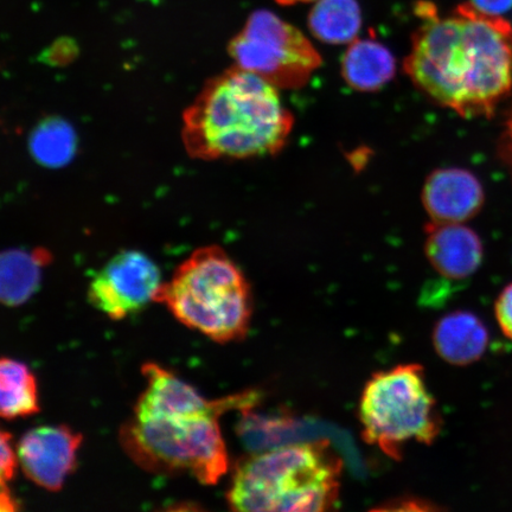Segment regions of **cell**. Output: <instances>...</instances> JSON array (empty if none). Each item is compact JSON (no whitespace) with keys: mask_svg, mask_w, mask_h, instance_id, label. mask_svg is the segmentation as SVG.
<instances>
[{"mask_svg":"<svg viewBox=\"0 0 512 512\" xmlns=\"http://www.w3.org/2000/svg\"><path fill=\"white\" fill-rule=\"evenodd\" d=\"M72 145L67 128L53 125L43 128L37 134L34 146L37 156L49 163L62 162L66 159Z\"/></svg>","mask_w":512,"mask_h":512,"instance_id":"ac0fdd59","label":"cell"},{"mask_svg":"<svg viewBox=\"0 0 512 512\" xmlns=\"http://www.w3.org/2000/svg\"><path fill=\"white\" fill-rule=\"evenodd\" d=\"M155 303L217 343L242 341L251 328V285L219 246L197 249L184 260L171 280L160 286Z\"/></svg>","mask_w":512,"mask_h":512,"instance_id":"5b68a950","label":"cell"},{"mask_svg":"<svg viewBox=\"0 0 512 512\" xmlns=\"http://www.w3.org/2000/svg\"><path fill=\"white\" fill-rule=\"evenodd\" d=\"M495 313L499 328L512 341V284L504 288L496 300Z\"/></svg>","mask_w":512,"mask_h":512,"instance_id":"d6986e66","label":"cell"},{"mask_svg":"<svg viewBox=\"0 0 512 512\" xmlns=\"http://www.w3.org/2000/svg\"><path fill=\"white\" fill-rule=\"evenodd\" d=\"M421 200L432 222L464 223L483 209L485 192L471 171L447 168L427 177Z\"/></svg>","mask_w":512,"mask_h":512,"instance_id":"30bf717a","label":"cell"},{"mask_svg":"<svg viewBox=\"0 0 512 512\" xmlns=\"http://www.w3.org/2000/svg\"><path fill=\"white\" fill-rule=\"evenodd\" d=\"M343 463L329 441L254 454L235 466L227 499L235 511H326L341 491Z\"/></svg>","mask_w":512,"mask_h":512,"instance_id":"277c9868","label":"cell"},{"mask_svg":"<svg viewBox=\"0 0 512 512\" xmlns=\"http://www.w3.org/2000/svg\"><path fill=\"white\" fill-rule=\"evenodd\" d=\"M311 34L328 44H350L362 28L356 0H319L309 16Z\"/></svg>","mask_w":512,"mask_h":512,"instance_id":"2e32d148","label":"cell"},{"mask_svg":"<svg viewBox=\"0 0 512 512\" xmlns=\"http://www.w3.org/2000/svg\"><path fill=\"white\" fill-rule=\"evenodd\" d=\"M310 2H316V0H277L278 4L285 5V6L296 5L299 3H310Z\"/></svg>","mask_w":512,"mask_h":512,"instance_id":"7402d4cb","label":"cell"},{"mask_svg":"<svg viewBox=\"0 0 512 512\" xmlns=\"http://www.w3.org/2000/svg\"><path fill=\"white\" fill-rule=\"evenodd\" d=\"M473 8L491 16H501L512 9V0H471Z\"/></svg>","mask_w":512,"mask_h":512,"instance_id":"44dd1931","label":"cell"},{"mask_svg":"<svg viewBox=\"0 0 512 512\" xmlns=\"http://www.w3.org/2000/svg\"><path fill=\"white\" fill-rule=\"evenodd\" d=\"M143 375L144 392L120 431L127 456L156 475L187 473L204 485L219 483L229 467L221 416L230 409L251 406L256 394L207 400L156 363L144 364Z\"/></svg>","mask_w":512,"mask_h":512,"instance_id":"7a4b0ae2","label":"cell"},{"mask_svg":"<svg viewBox=\"0 0 512 512\" xmlns=\"http://www.w3.org/2000/svg\"><path fill=\"white\" fill-rule=\"evenodd\" d=\"M82 440L67 426L32 428L16 446L17 463L32 483L59 491L78 463Z\"/></svg>","mask_w":512,"mask_h":512,"instance_id":"9c48e42d","label":"cell"},{"mask_svg":"<svg viewBox=\"0 0 512 512\" xmlns=\"http://www.w3.org/2000/svg\"><path fill=\"white\" fill-rule=\"evenodd\" d=\"M234 66L278 89H299L322 66V56L302 31L271 11L253 12L228 46Z\"/></svg>","mask_w":512,"mask_h":512,"instance_id":"52a82bcc","label":"cell"},{"mask_svg":"<svg viewBox=\"0 0 512 512\" xmlns=\"http://www.w3.org/2000/svg\"><path fill=\"white\" fill-rule=\"evenodd\" d=\"M51 255L46 249L0 253V306H21L35 296Z\"/></svg>","mask_w":512,"mask_h":512,"instance_id":"4fadbf2b","label":"cell"},{"mask_svg":"<svg viewBox=\"0 0 512 512\" xmlns=\"http://www.w3.org/2000/svg\"><path fill=\"white\" fill-rule=\"evenodd\" d=\"M425 251L434 270L448 280L472 277L482 265L484 246L479 235L463 223H428Z\"/></svg>","mask_w":512,"mask_h":512,"instance_id":"8fae6325","label":"cell"},{"mask_svg":"<svg viewBox=\"0 0 512 512\" xmlns=\"http://www.w3.org/2000/svg\"><path fill=\"white\" fill-rule=\"evenodd\" d=\"M293 126L280 89L233 66L209 79L185 110L182 140L204 162L268 157L284 149Z\"/></svg>","mask_w":512,"mask_h":512,"instance_id":"3957f363","label":"cell"},{"mask_svg":"<svg viewBox=\"0 0 512 512\" xmlns=\"http://www.w3.org/2000/svg\"><path fill=\"white\" fill-rule=\"evenodd\" d=\"M498 153L503 162L509 166L512 174V108L505 121L504 131L498 143Z\"/></svg>","mask_w":512,"mask_h":512,"instance_id":"ffe728a7","label":"cell"},{"mask_svg":"<svg viewBox=\"0 0 512 512\" xmlns=\"http://www.w3.org/2000/svg\"><path fill=\"white\" fill-rule=\"evenodd\" d=\"M40 411L37 380L27 364L0 357V418H27Z\"/></svg>","mask_w":512,"mask_h":512,"instance_id":"9a60e30c","label":"cell"},{"mask_svg":"<svg viewBox=\"0 0 512 512\" xmlns=\"http://www.w3.org/2000/svg\"><path fill=\"white\" fill-rule=\"evenodd\" d=\"M395 72L392 51L374 40H355L343 56V79L356 91H379L394 78Z\"/></svg>","mask_w":512,"mask_h":512,"instance_id":"5bb4252c","label":"cell"},{"mask_svg":"<svg viewBox=\"0 0 512 512\" xmlns=\"http://www.w3.org/2000/svg\"><path fill=\"white\" fill-rule=\"evenodd\" d=\"M362 437L399 460L409 441L432 445L441 431L437 401L419 364H401L371 376L360 403Z\"/></svg>","mask_w":512,"mask_h":512,"instance_id":"8992f818","label":"cell"},{"mask_svg":"<svg viewBox=\"0 0 512 512\" xmlns=\"http://www.w3.org/2000/svg\"><path fill=\"white\" fill-rule=\"evenodd\" d=\"M416 14L422 24L403 62L413 85L464 119L491 118L512 91V25L470 3L443 18L420 2Z\"/></svg>","mask_w":512,"mask_h":512,"instance_id":"6da1fadb","label":"cell"},{"mask_svg":"<svg viewBox=\"0 0 512 512\" xmlns=\"http://www.w3.org/2000/svg\"><path fill=\"white\" fill-rule=\"evenodd\" d=\"M162 285V273L155 261L139 251H124L94 275L88 300L107 317L121 320L155 303Z\"/></svg>","mask_w":512,"mask_h":512,"instance_id":"ba28073f","label":"cell"},{"mask_svg":"<svg viewBox=\"0 0 512 512\" xmlns=\"http://www.w3.org/2000/svg\"><path fill=\"white\" fill-rule=\"evenodd\" d=\"M17 465L16 447L12 445L11 435L0 428V512L19 509L18 501L9 486Z\"/></svg>","mask_w":512,"mask_h":512,"instance_id":"e0dca14e","label":"cell"},{"mask_svg":"<svg viewBox=\"0 0 512 512\" xmlns=\"http://www.w3.org/2000/svg\"><path fill=\"white\" fill-rule=\"evenodd\" d=\"M435 351L453 366H469L480 360L489 345V330L475 313L456 311L448 313L435 324L433 330Z\"/></svg>","mask_w":512,"mask_h":512,"instance_id":"7c38bea8","label":"cell"}]
</instances>
